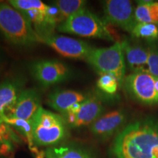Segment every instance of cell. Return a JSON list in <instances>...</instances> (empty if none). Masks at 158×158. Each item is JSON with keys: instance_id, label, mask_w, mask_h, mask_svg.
Segmentation results:
<instances>
[{"instance_id": "cell-1", "label": "cell", "mask_w": 158, "mask_h": 158, "mask_svg": "<svg viewBox=\"0 0 158 158\" xmlns=\"http://www.w3.org/2000/svg\"><path fill=\"white\" fill-rule=\"evenodd\" d=\"M116 158H158V122L138 120L116 136L111 147Z\"/></svg>"}, {"instance_id": "cell-2", "label": "cell", "mask_w": 158, "mask_h": 158, "mask_svg": "<svg viewBox=\"0 0 158 158\" xmlns=\"http://www.w3.org/2000/svg\"><path fill=\"white\" fill-rule=\"evenodd\" d=\"M0 31L12 44L20 47L40 43V37L29 20L8 3L0 2Z\"/></svg>"}, {"instance_id": "cell-3", "label": "cell", "mask_w": 158, "mask_h": 158, "mask_svg": "<svg viewBox=\"0 0 158 158\" xmlns=\"http://www.w3.org/2000/svg\"><path fill=\"white\" fill-rule=\"evenodd\" d=\"M68 127L62 116L41 106L31 119L32 136L35 146L56 147L67 138Z\"/></svg>"}, {"instance_id": "cell-4", "label": "cell", "mask_w": 158, "mask_h": 158, "mask_svg": "<svg viewBox=\"0 0 158 158\" xmlns=\"http://www.w3.org/2000/svg\"><path fill=\"white\" fill-rule=\"evenodd\" d=\"M60 32L84 37H94L114 41L107 22L86 7L81 9L57 27Z\"/></svg>"}, {"instance_id": "cell-5", "label": "cell", "mask_w": 158, "mask_h": 158, "mask_svg": "<svg viewBox=\"0 0 158 158\" xmlns=\"http://www.w3.org/2000/svg\"><path fill=\"white\" fill-rule=\"evenodd\" d=\"M85 60L100 74H113L119 84H123L126 66L122 42H116L107 48H93Z\"/></svg>"}, {"instance_id": "cell-6", "label": "cell", "mask_w": 158, "mask_h": 158, "mask_svg": "<svg viewBox=\"0 0 158 158\" xmlns=\"http://www.w3.org/2000/svg\"><path fill=\"white\" fill-rule=\"evenodd\" d=\"M124 89L133 99L146 105L158 104V77L149 73L136 72L125 76Z\"/></svg>"}, {"instance_id": "cell-7", "label": "cell", "mask_w": 158, "mask_h": 158, "mask_svg": "<svg viewBox=\"0 0 158 158\" xmlns=\"http://www.w3.org/2000/svg\"><path fill=\"white\" fill-rule=\"evenodd\" d=\"M29 72L41 86L48 87L68 81L73 76L70 68L57 59H40L31 62Z\"/></svg>"}, {"instance_id": "cell-8", "label": "cell", "mask_w": 158, "mask_h": 158, "mask_svg": "<svg viewBox=\"0 0 158 158\" xmlns=\"http://www.w3.org/2000/svg\"><path fill=\"white\" fill-rule=\"evenodd\" d=\"M40 37L43 43L56 51L62 56L70 59H86L94 47L81 40L58 35H48Z\"/></svg>"}, {"instance_id": "cell-9", "label": "cell", "mask_w": 158, "mask_h": 158, "mask_svg": "<svg viewBox=\"0 0 158 158\" xmlns=\"http://www.w3.org/2000/svg\"><path fill=\"white\" fill-rule=\"evenodd\" d=\"M106 21L131 34L137 24L135 9L128 0H108L104 2Z\"/></svg>"}, {"instance_id": "cell-10", "label": "cell", "mask_w": 158, "mask_h": 158, "mask_svg": "<svg viewBox=\"0 0 158 158\" xmlns=\"http://www.w3.org/2000/svg\"><path fill=\"white\" fill-rule=\"evenodd\" d=\"M103 106L101 101L94 97H89L82 102L73 115L63 117L69 127L80 128L91 125L102 115Z\"/></svg>"}, {"instance_id": "cell-11", "label": "cell", "mask_w": 158, "mask_h": 158, "mask_svg": "<svg viewBox=\"0 0 158 158\" xmlns=\"http://www.w3.org/2000/svg\"><path fill=\"white\" fill-rule=\"evenodd\" d=\"M41 107V96L35 89H24L18 98L7 117L31 121L33 116Z\"/></svg>"}, {"instance_id": "cell-12", "label": "cell", "mask_w": 158, "mask_h": 158, "mask_svg": "<svg viewBox=\"0 0 158 158\" xmlns=\"http://www.w3.org/2000/svg\"><path fill=\"white\" fill-rule=\"evenodd\" d=\"M126 121V114L122 109L114 110L102 114L89 126L92 135L98 138L106 139L116 133Z\"/></svg>"}, {"instance_id": "cell-13", "label": "cell", "mask_w": 158, "mask_h": 158, "mask_svg": "<svg viewBox=\"0 0 158 158\" xmlns=\"http://www.w3.org/2000/svg\"><path fill=\"white\" fill-rule=\"evenodd\" d=\"M24 86L25 80L22 77L7 78L0 83V118L10 113Z\"/></svg>"}, {"instance_id": "cell-14", "label": "cell", "mask_w": 158, "mask_h": 158, "mask_svg": "<svg viewBox=\"0 0 158 158\" xmlns=\"http://www.w3.org/2000/svg\"><path fill=\"white\" fill-rule=\"evenodd\" d=\"M88 97L83 92L70 89H57L49 94L47 103L51 108L64 115L77 103L84 101Z\"/></svg>"}, {"instance_id": "cell-15", "label": "cell", "mask_w": 158, "mask_h": 158, "mask_svg": "<svg viewBox=\"0 0 158 158\" xmlns=\"http://www.w3.org/2000/svg\"><path fill=\"white\" fill-rule=\"evenodd\" d=\"M124 56L127 59L128 66L132 73L147 72L148 62V48L139 45L130 44L127 41L122 42Z\"/></svg>"}, {"instance_id": "cell-16", "label": "cell", "mask_w": 158, "mask_h": 158, "mask_svg": "<svg viewBox=\"0 0 158 158\" xmlns=\"http://www.w3.org/2000/svg\"><path fill=\"white\" fill-rule=\"evenodd\" d=\"M45 158H94L86 149L76 146L48 147L44 152Z\"/></svg>"}, {"instance_id": "cell-17", "label": "cell", "mask_w": 158, "mask_h": 158, "mask_svg": "<svg viewBox=\"0 0 158 158\" xmlns=\"http://www.w3.org/2000/svg\"><path fill=\"white\" fill-rule=\"evenodd\" d=\"M137 23H152L158 26V2L139 1L135 9Z\"/></svg>"}, {"instance_id": "cell-18", "label": "cell", "mask_w": 158, "mask_h": 158, "mask_svg": "<svg viewBox=\"0 0 158 158\" xmlns=\"http://www.w3.org/2000/svg\"><path fill=\"white\" fill-rule=\"evenodd\" d=\"M2 119L7 124L11 126L12 127L15 129L16 131L19 132L27 140L29 147L31 151L34 152L37 156V158H44V155H40L37 151L36 146L34 143L32 136V129H31V121H27V120L20 119V118H15L12 117H7L5 116Z\"/></svg>"}, {"instance_id": "cell-19", "label": "cell", "mask_w": 158, "mask_h": 158, "mask_svg": "<svg viewBox=\"0 0 158 158\" xmlns=\"http://www.w3.org/2000/svg\"><path fill=\"white\" fill-rule=\"evenodd\" d=\"M19 142L13 127L0 118V155H9Z\"/></svg>"}, {"instance_id": "cell-20", "label": "cell", "mask_w": 158, "mask_h": 158, "mask_svg": "<svg viewBox=\"0 0 158 158\" xmlns=\"http://www.w3.org/2000/svg\"><path fill=\"white\" fill-rule=\"evenodd\" d=\"M86 2L84 0H57L53 5L57 9L61 23L76 12L84 8Z\"/></svg>"}, {"instance_id": "cell-21", "label": "cell", "mask_w": 158, "mask_h": 158, "mask_svg": "<svg viewBox=\"0 0 158 158\" xmlns=\"http://www.w3.org/2000/svg\"><path fill=\"white\" fill-rule=\"evenodd\" d=\"M132 35L149 40L158 39V26L152 23H138L132 31Z\"/></svg>"}, {"instance_id": "cell-22", "label": "cell", "mask_w": 158, "mask_h": 158, "mask_svg": "<svg viewBox=\"0 0 158 158\" xmlns=\"http://www.w3.org/2000/svg\"><path fill=\"white\" fill-rule=\"evenodd\" d=\"M98 88L102 92L109 94L116 92L119 86V82L115 76L110 73H101L97 82Z\"/></svg>"}, {"instance_id": "cell-23", "label": "cell", "mask_w": 158, "mask_h": 158, "mask_svg": "<svg viewBox=\"0 0 158 158\" xmlns=\"http://www.w3.org/2000/svg\"><path fill=\"white\" fill-rule=\"evenodd\" d=\"M148 62L147 72L155 77H158V48L155 45H150L148 48Z\"/></svg>"}]
</instances>
